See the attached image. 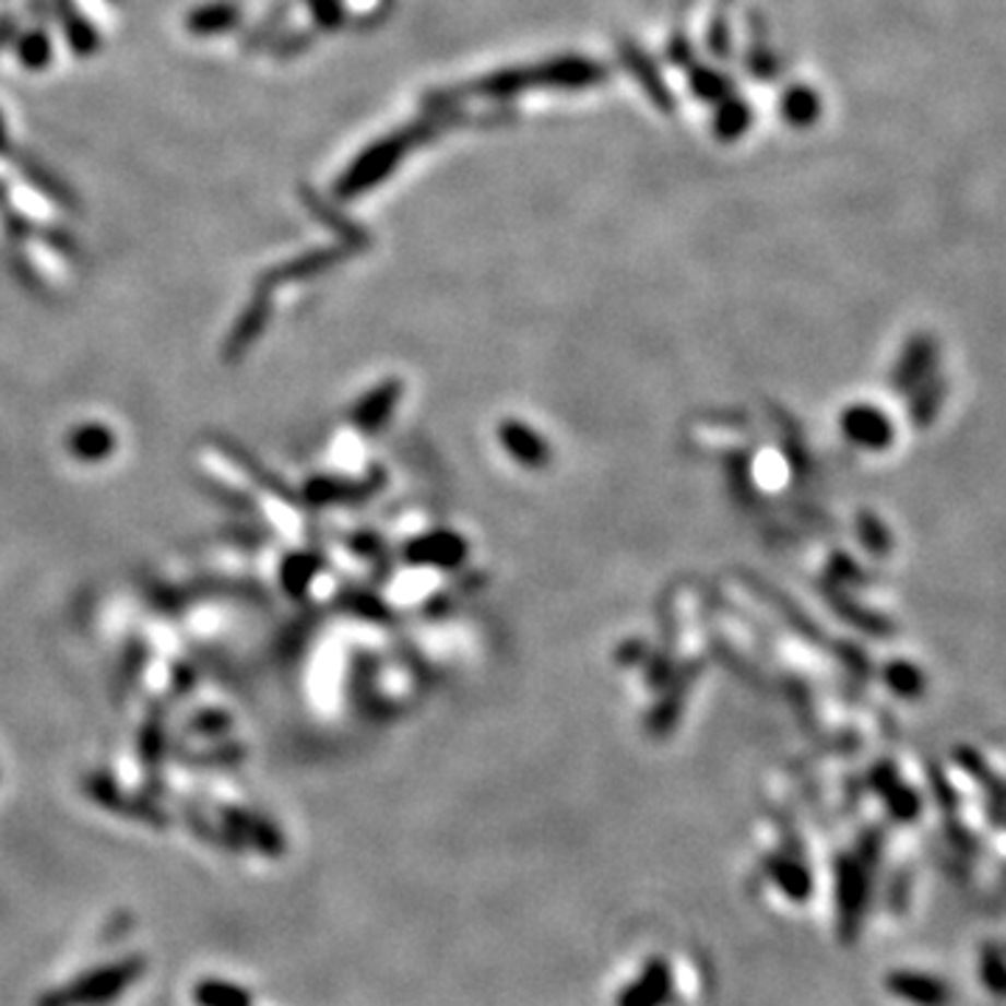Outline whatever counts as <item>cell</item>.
I'll use <instances>...</instances> for the list:
<instances>
[{
	"mask_svg": "<svg viewBox=\"0 0 1006 1006\" xmlns=\"http://www.w3.org/2000/svg\"><path fill=\"white\" fill-rule=\"evenodd\" d=\"M534 73V84H551V87H590V84H599L607 79V70H602L595 62H588V59H557V62L545 64V68L532 70Z\"/></svg>",
	"mask_w": 1006,
	"mask_h": 1006,
	"instance_id": "cell-2",
	"label": "cell"
},
{
	"mask_svg": "<svg viewBox=\"0 0 1006 1006\" xmlns=\"http://www.w3.org/2000/svg\"><path fill=\"white\" fill-rule=\"evenodd\" d=\"M235 23H238V9L233 3H208V7L193 9L185 20L190 34H204V37L229 32Z\"/></svg>",
	"mask_w": 1006,
	"mask_h": 1006,
	"instance_id": "cell-4",
	"label": "cell"
},
{
	"mask_svg": "<svg viewBox=\"0 0 1006 1006\" xmlns=\"http://www.w3.org/2000/svg\"><path fill=\"white\" fill-rule=\"evenodd\" d=\"M780 113L792 127L803 129V127H814L819 121V115H822V98H819L808 84H794L783 93V102H780Z\"/></svg>",
	"mask_w": 1006,
	"mask_h": 1006,
	"instance_id": "cell-3",
	"label": "cell"
},
{
	"mask_svg": "<svg viewBox=\"0 0 1006 1006\" xmlns=\"http://www.w3.org/2000/svg\"><path fill=\"white\" fill-rule=\"evenodd\" d=\"M749 121H753V113H749L747 104H744V102H727V104H722V109H719V113H715L713 129L722 140H735V138H741V134L747 132Z\"/></svg>",
	"mask_w": 1006,
	"mask_h": 1006,
	"instance_id": "cell-6",
	"label": "cell"
},
{
	"mask_svg": "<svg viewBox=\"0 0 1006 1006\" xmlns=\"http://www.w3.org/2000/svg\"><path fill=\"white\" fill-rule=\"evenodd\" d=\"M414 140L417 138H414L412 129V132L394 134V138L383 140V143H375L362 159H355V163L350 165V171L344 174L342 185H339V193H342V197H353V193H362V190L372 188L375 182H380V179L387 177L394 165L400 163V157L409 152V146H412Z\"/></svg>",
	"mask_w": 1006,
	"mask_h": 1006,
	"instance_id": "cell-1",
	"label": "cell"
},
{
	"mask_svg": "<svg viewBox=\"0 0 1006 1006\" xmlns=\"http://www.w3.org/2000/svg\"><path fill=\"white\" fill-rule=\"evenodd\" d=\"M76 7L82 9V12H84V20H87V23H90V26H93V28L104 26V23H107V20H109L107 0H76Z\"/></svg>",
	"mask_w": 1006,
	"mask_h": 1006,
	"instance_id": "cell-9",
	"label": "cell"
},
{
	"mask_svg": "<svg viewBox=\"0 0 1006 1006\" xmlns=\"http://www.w3.org/2000/svg\"><path fill=\"white\" fill-rule=\"evenodd\" d=\"M690 87H694V93H697L699 98H705V102H719V98H724V95L730 93L727 79L719 76L715 70H708V68L694 70V76H690Z\"/></svg>",
	"mask_w": 1006,
	"mask_h": 1006,
	"instance_id": "cell-8",
	"label": "cell"
},
{
	"mask_svg": "<svg viewBox=\"0 0 1006 1006\" xmlns=\"http://www.w3.org/2000/svg\"><path fill=\"white\" fill-rule=\"evenodd\" d=\"M17 57L28 70H43L51 59V39L43 32H28L17 39Z\"/></svg>",
	"mask_w": 1006,
	"mask_h": 1006,
	"instance_id": "cell-7",
	"label": "cell"
},
{
	"mask_svg": "<svg viewBox=\"0 0 1006 1006\" xmlns=\"http://www.w3.org/2000/svg\"><path fill=\"white\" fill-rule=\"evenodd\" d=\"M620 57H624V62L632 68L635 76L643 82L646 93H652V98L658 102L660 109H674V98H671V93L665 90L660 73L652 68V62H646V57L638 51V48H635V45H627V43L620 45Z\"/></svg>",
	"mask_w": 1006,
	"mask_h": 1006,
	"instance_id": "cell-5",
	"label": "cell"
}]
</instances>
